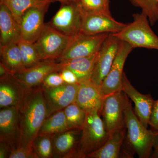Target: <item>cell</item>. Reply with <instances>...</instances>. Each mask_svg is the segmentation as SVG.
<instances>
[{
  "mask_svg": "<svg viewBox=\"0 0 158 158\" xmlns=\"http://www.w3.org/2000/svg\"><path fill=\"white\" fill-rule=\"evenodd\" d=\"M65 84H79L77 78L74 73L69 69L63 68L59 72Z\"/></svg>",
  "mask_w": 158,
  "mask_h": 158,
  "instance_id": "d6a6232c",
  "label": "cell"
},
{
  "mask_svg": "<svg viewBox=\"0 0 158 158\" xmlns=\"http://www.w3.org/2000/svg\"><path fill=\"white\" fill-rule=\"evenodd\" d=\"M122 90L135 104V112L139 120L148 128L155 101L151 94H143L133 87L125 73L122 78Z\"/></svg>",
  "mask_w": 158,
  "mask_h": 158,
  "instance_id": "2e32d148",
  "label": "cell"
},
{
  "mask_svg": "<svg viewBox=\"0 0 158 158\" xmlns=\"http://www.w3.org/2000/svg\"><path fill=\"white\" fill-rule=\"evenodd\" d=\"M49 6L31 8L23 15L19 26L21 39L34 43L43 30L44 17Z\"/></svg>",
  "mask_w": 158,
  "mask_h": 158,
  "instance_id": "9a60e30c",
  "label": "cell"
},
{
  "mask_svg": "<svg viewBox=\"0 0 158 158\" xmlns=\"http://www.w3.org/2000/svg\"><path fill=\"white\" fill-rule=\"evenodd\" d=\"M11 148L6 143L0 142V158H9Z\"/></svg>",
  "mask_w": 158,
  "mask_h": 158,
  "instance_id": "e575fe53",
  "label": "cell"
},
{
  "mask_svg": "<svg viewBox=\"0 0 158 158\" xmlns=\"http://www.w3.org/2000/svg\"><path fill=\"white\" fill-rule=\"evenodd\" d=\"M27 90L11 75L1 77L0 108L11 106L20 108Z\"/></svg>",
  "mask_w": 158,
  "mask_h": 158,
  "instance_id": "ac0fdd59",
  "label": "cell"
},
{
  "mask_svg": "<svg viewBox=\"0 0 158 158\" xmlns=\"http://www.w3.org/2000/svg\"><path fill=\"white\" fill-rule=\"evenodd\" d=\"M82 9L85 11L101 12L111 14L109 7V2L105 0H78Z\"/></svg>",
  "mask_w": 158,
  "mask_h": 158,
  "instance_id": "f546056e",
  "label": "cell"
},
{
  "mask_svg": "<svg viewBox=\"0 0 158 158\" xmlns=\"http://www.w3.org/2000/svg\"><path fill=\"white\" fill-rule=\"evenodd\" d=\"M12 73L2 62H0V76L1 77L11 75Z\"/></svg>",
  "mask_w": 158,
  "mask_h": 158,
  "instance_id": "d590c367",
  "label": "cell"
},
{
  "mask_svg": "<svg viewBox=\"0 0 158 158\" xmlns=\"http://www.w3.org/2000/svg\"><path fill=\"white\" fill-rule=\"evenodd\" d=\"M9 158H38L33 145L28 147H19L11 150Z\"/></svg>",
  "mask_w": 158,
  "mask_h": 158,
  "instance_id": "4dcf8cb0",
  "label": "cell"
},
{
  "mask_svg": "<svg viewBox=\"0 0 158 158\" xmlns=\"http://www.w3.org/2000/svg\"><path fill=\"white\" fill-rule=\"evenodd\" d=\"M79 84H67L56 88L43 89L48 107L49 116L64 110L76 102Z\"/></svg>",
  "mask_w": 158,
  "mask_h": 158,
  "instance_id": "5bb4252c",
  "label": "cell"
},
{
  "mask_svg": "<svg viewBox=\"0 0 158 158\" xmlns=\"http://www.w3.org/2000/svg\"><path fill=\"white\" fill-rule=\"evenodd\" d=\"M104 98L100 86L90 79L79 84L75 102L86 113L96 111L100 114Z\"/></svg>",
  "mask_w": 158,
  "mask_h": 158,
  "instance_id": "e0dca14e",
  "label": "cell"
},
{
  "mask_svg": "<svg viewBox=\"0 0 158 158\" xmlns=\"http://www.w3.org/2000/svg\"><path fill=\"white\" fill-rule=\"evenodd\" d=\"M69 127L72 129H82L86 118V112L75 102L63 110Z\"/></svg>",
  "mask_w": 158,
  "mask_h": 158,
  "instance_id": "4316f807",
  "label": "cell"
},
{
  "mask_svg": "<svg viewBox=\"0 0 158 158\" xmlns=\"http://www.w3.org/2000/svg\"><path fill=\"white\" fill-rule=\"evenodd\" d=\"M53 136L37 135L33 142V148L38 158H53Z\"/></svg>",
  "mask_w": 158,
  "mask_h": 158,
  "instance_id": "83f0119b",
  "label": "cell"
},
{
  "mask_svg": "<svg viewBox=\"0 0 158 158\" xmlns=\"http://www.w3.org/2000/svg\"><path fill=\"white\" fill-rule=\"evenodd\" d=\"M21 39L19 25L9 9L0 3V47L17 43Z\"/></svg>",
  "mask_w": 158,
  "mask_h": 158,
  "instance_id": "ffe728a7",
  "label": "cell"
},
{
  "mask_svg": "<svg viewBox=\"0 0 158 158\" xmlns=\"http://www.w3.org/2000/svg\"><path fill=\"white\" fill-rule=\"evenodd\" d=\"M81 129H70L53 136V158H78Z\"/></svg>",
  "mask_w": 158,
  "mask_h": 158,
  "instance_id": "d6986e66",
  "label": "cell"
},
{
  "mask_svg": "<svg viewBox=\"0 0 158 158\" xmlns=\"http://www.w3.org/2000/svg\"><path fill=\"white\" fill-rule=\"evenodd\" d=\"M73 37L62 34L48 23L45 24L34 44L41 61L56 60L65 50Z\"/></svg>",
  "mask_w": 158,
  "mask_h": 158,
  "instance_id": "5b68a950",
  "label": "cell"
},
{
  "mask_svg": "<svg viewBox=\"0 0 158 158\" xmlns=\"http://www.w3.org/2000/svg\"><path fill=\"white\" fill-rule=\"evenodd\" d=\"M62 64L55 60H43L37 65L11 75L26 89L37 88L42 85L50 74L62 70Z\"/></svg>",
  "mask_w": 158,
  "mask_h": 158,
  "instance_id": "7c38bea8",
  "label": "cell"
},
{
  "mask_svg": "<svg viewBox=\"0 0 158 158\" xmlns=\"http://www.w3.org/2000/svg\"><path fill=\"white\" fill-rule=\"evenodd\" d=\"M98 52L85 57L77 58L67 62H60L62 69L72 71L76 76L79 84L91 79Z\"/></svg>",
  "mask_w": 158,
  "mask_h": 158,
  "instance_id": "7402d4cb",
  "label": "cell"
},
{
  "mask_svg": "<svg viewBox=\"0 0 158 158\" xmlns=\"http://www.w3.org/2000/svg\"><path fill=\"white\" fill-rule=\"evenodd\" d=\"M132 5L140 8L152 26L158 21V0H128Z\"/></svg>",
  "mask_w": 158,
  "mask_h": 158,
  "instance_id": "f1b7e54d",
  "label": "cell"
},
{
  "mask_svg": "<svg viewBox=\"0 0 158 158\" xmlns=\"http://www.w3.org/2000/svg\"><path fill=\"white\" fill-rule=\"evenodd\" d=\"M128 100L123 90L104 96L100 114L110 134L126 127L125 112Z\"/></svg>",
  "mask_w": 158,
  "mask_h": 158,
  "instance_id": "8992f818",
  "label": "cell"
},
{
  "mask_svg": "<svg viewBox=\"0 0 158 158\" xmlns=\"http://www.w3.org/2000/svg\"><path fill=\"white\" fill-rule=\"evenodd\" d=\"M110 34L88 35L80 32L73 37L65 50L56 61L58 62H66L96 54Z\"/></svg>",
  "mask_w": 158,
  "mask_h": 158,
  "instance_id": "52a82bcc",
  "label": "cell"
},
{
  "mask_svg": "<svg viewBox=\"0 0 158 158\" xmlns=\"http://www.w3.org/2000/svg\"><path fill=\"white\" fill-rule=\"evenodd\" d=\"M52 2L51 0H0V3L9 9L19 25L23 15L29 9L33 7L49 6Z\"/></svg>",
  "mask_w": 158,
  "mask_h": 158,
  "instance_id": "d4e9b609",
  "label": "cell"
},
{
  "mask_svg": "<svg viewBox=\"0 0 158 158\" xmlns=\"http://www.w3.org/2000/svg\"><path fill=\"white\" fill-rule=\"evenodd\" d=\"M19 108H2L0 111V142L9 145L11 150L19 147Z\"/></svg>",
  "mask_w": 158,
  "mask_h": 158,
  "instance_id": "4fadbf2b",
  "label": "cell"
},
{
  "mask_svg": "<svg viewBox=\"0 0 158 158\" xmlns=\"http://www.w3.org/2000/svg\"><path fill=\"white\" fill-rule=\"evenodd\" d=\"M149 125L152 130L158 131V100L155 101Z\"/></svg>",
  "mask_w": 158,
  "mask_h": 158,
  "instance_id": "836d02e7",
  "label": "cell"
},
{
  "mask_svg": "<svg viewBox=\"0 0 158 158\" xmlns=\"http://www.w3.org/2000/svg\"><path fill=\"white\" fill-rule=\"evenodd\" d=\"M0 48L1 62L12 74L26 69L18 43L0 47Z\"/></svg>",
  "mask_w": 158,
  "mask_h": 158,
  "instance_id": "603a6c76",
  "label": "cell"
},
{
  "mask_svg": "<svg viewBox=\"0 0 158 158\" xmlns=\"http://www.w3.org/2000/svg\"><path fill=\"white\" fill-rule=\"evenodd\" d=\"M48 116V107L41 86L27 89L19 108L18 147L32 146L43 123Z\"/></svg>",
  "mask_w": 158,
  "mask_h": 158,
  "instance_id": "6da1fadb",
  "label": "cell"
},
{
  "mask_svg": "<svg viewBox=\"0 0 158 158\" xmlns=\"http://www.w3.org/2000/svg\"><path fill=\"white\" fill-rule=\"evenodd\" d=\"M72 129L69 127L64 110L58 111L49 116L43 123L38 135L54 136Z\"/></svg>",
  "mask_w": 158,
  "mask_h": 158,
  "instance_id": "cb8c5ba5",
  "label": "cell"
},
{
  "mask_svg": "<svg viewBox=\"0 0 158 158\" xmlns=\"http://www.w3.org/2000/svg\"><path fill=\"white\" fill-rule=\"evenodd\" d=\"M65 84L59 72L52 73L49 74L43 82L41 87L43 89L56 88Z\"/></svg>",
  "mask_w": 158,
  "mask_h": 158,
  "instance_id": "1f68e13d",
  "label": "cell"
},
{
  "mask_svg": "<svg viewBox=\"0 0 158 158\" xmlns=\"http://www.w3.org/2000/svg\"><path fill=\"white\" fill-rule=\"evenodd\" d=\"M152 158H158V143L156 146L155 147L154 151L153 153Z\"/></svg>",
  "mask_w": 158,
  "mask_h": 158,
  "instance_id": "8d00e7d4",
  "label": "cell"
},
{
  "mask_svg": "<svg viewBox=\"0 0 158 158\" xmlns=\"http://www.w3.org/2000/svg\"><path fill=\"white\" fill-rule=\"evenodd\" d=\"M121 40L113 34H110L103 44L97 56L90 80L100 86L113 64Z\"/></svg>",
  "mask_w": 158,
  "mask_h": 158,
  "instance_id": "30bf717a",
  "label": "cell"
},
{
  "mask_svg": "<svg viewBox=\"0 0 158 158\" xmlns=\"http://www.w3.org/2000/svg\"><path fill=\"white\" fill-rule=\"evenodd\" d=\"M128 144L140 158H148L158 143V131L148 130L139 120L129 100L125 112Z\"/></svg>",
  "mask_w": 158,
  "mask_h": 158,
  "instance_id": "7a4b0ae2",
  "label": "cell"
},
{
  "mask_svg": "<svg viewBox=\"0 0 158 158\" xmlns=\"http://www.w3.org/2000/svg\"><path fill=\"white\" fill-rule=\"evenodd\" d=\"M105 1H108V2H109V0H105Z\"/></svg>",
  "mask_w": 158,
  "mask_h": 158,
  "instance_id": "f35d334b",
  "label": "cell"
},
{
  "mask_svg": "<svg viewBox=\"0 0 158 158\" xmlns=\"http://www.w3.org/2000/svg\"><path fill=\"white\" fill-rule=\"evenodd\" d=\"M82 8L77 1L63 3L48 23L60 33L73 37L80 33Z\"/></svg>",
  "mask_w": 158,
  "mask_h": 158,
  "instance_id": "ba28073f",
  "label": "cell"
},
{
  "mask_svg": "<svg viewBox=\"0 0 158 158\" xmlns=\"http://www.w3.org/2000/svg\"><path fill=\"white\" fill-rule=\"evenodd\" d=\"M96 111L87 112L77 148L78 158H87L97 150L107 140L110 133Z\"/></svg>",
  "mask_w": 158,
  "mask_h": 158,
  "instance_id": "277c9868",
  "label": "cell"
},
{
  "mask_svg": "<svg viewBox=\"0 0 158 158\" xmlns=\"http://www.w3.org/2000/svg\"><path fill=\"white\" fill-rule=\"evenodd\" d=\"M18 44L26 69L33 67L42 61L34 43L21 39Z\"/></svg>",
  "mask_w": 158,
  "mask_h": 158,
  "instance_id": "484cf974",
  "label": "cell"
},
{
  "mask_svg": "<svg viewBox=\"0 0 158 158\" xmlns=\"http://www.w3.org/2000/svg\"><path fill=\"white\" fill-rule=\"evenodd\" d=\"M133 48L127 43L121 41L115 60L107 76L100 85L105 96L122 90V78L126 60Z\"/></svg>",
  "mask_w": 158,
  "mask_h": 158,
  "instance_id": "8fae6325",
  "label": "cell"
},
{
  "mask_svg": "<svg viewBox=\"0 0 158 158\" xmlns=\"http://www.w3.org/2000/svg\"><path fill=\"white\" fill-rule=\"evenodd\" d=\"M133 21L127 24L120 32L113 34L133 48H142L158 51V37L150 25L149 20L141 12L133 14Z\"/></svg>",
  "mask_w": 158,
  "mask_h": 158,
  "instance_id": "3957f363",
  "label": "cell"
},
{
  "mask_svg": "<svg viewBox=\"0 0 158 158\" xmlns=\"http://www.w3.org/2000/svg\"><path fill=\"white\" fill-rule=\"evenodd\" d=\"M51 1H58V2H60L62 4H63V3H67L72 2H75V1H77V0H51Z\"/></svg>",
  "mask_w": 158,
  "mask_h": 158,
  "instance_id": "74e56055",
  "label": "cell"
},
{
  "mask_svg": "<svg viewBox=\"0 0 158 158\" xmlns=\"http://www.w3.org/2000/svg\"><path fill=\"white\" fill-rule=\"evenodd\" d=\"M125 128L116 130L110 133L105 144L97 150L89 155L87 158H119L125 137Z\"/></svg>",
  "mask_w": 158,
  "mask_h": 158,
  "instance_id": "44dd1931",
  "label": "cell"
},
{
  "mask_svg": "<svg viewBox=\"0 0 158 158\" xmlns=\"http://www.w3.org/2000/svg\"><path fill=\"white\" fill-rule=\"evenodd\" d=\"M82 8L81 31L82 34L95 35L104 33L116 34L120 32L127 24L119 22L111 14L88 12Z\"/></svg>",
  "mask_w": 158,
  "mask_h": 158,
  "instance_id": "9c48e42d",
  "label": "cell"
}]
</instances>
